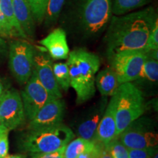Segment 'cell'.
<instances>
[{"mask_svg": "<svg viewBox=\"0 0 158 158\" xmlns=\"http://www.w3.org/2000/svg\"><path fill=\"white\" fill-rule=\"evenodd\" d=\"M4 92V90H3V86L2 84V83L0 82V98H1V96L2 95Z\"/></svg>", "mask_w": 158, "mask_h": 158, "instance_id": "obj_35", "label": "cell"}, {"mask_svg": "<svg viewBox=\"0 0 158 158\" xmlns=\"http://www.w3.org/2000/svg\"><path fill=\"white\" fill-rule=\"evenodd\" d=\"M8 133H6L0 138V158H4L8 155Z\"/></svg>", "mask_w": 158, "mask_h": 158, "instance_id": "obj_30", "label": "cell"}, {"mask_svg": "<svg viewBox=\"0 0 158 158\" xmlns=\"http://www.w3.org/2000/svg\"><path fill=\"white\" fill-rule=\"evenodd\" d=\"M9 130L6 128L3 124H2L1 122H0V134H3L5 133H8Z\"/></svg>", "mask_w": 158, "mask_h": 158, "instance_id": "obj_33", "label": "cell"}, {"mask_svg": "<svg viewBox=\"0 0 158 158\" xmlns=\"http://www.w3.org/2000/svg\"><path fill=\"white\" fill-rule=\"evenodd\" d=\"M95 84L100 93L103 96H112L119 86L116 73L111 68H107L98 73Z\"/></svg>", "mask_w": 158, "mask_h": 158, "instance_id": "obj_16", "label": "cell"}, {"mask_svg": "<svg viewBox=\"0 0 158 158\" xmlns=\"http://www.w3.org/2000/svg\"><path fill=\"white\" fill-rule=\"evenodd\" d=\"M35 22L41 23L44 20L48 0H27Z\"/></svg>", "mask_w": 158, "mask_h": 158, "instance_id": "obj_24", "label": "cell"}, {"mask_svg": "<svg viewBox=\"0 0 158 158\" xmlns=\"http://www.w3.org/2000/svg\"><path fill=\"white\" fill-rule=\"evenodd\" d=\"M6 133H3V134H0V138H1L2 136L4 135H5V134H6Z\"/></svg>", "mask_w": 158, "mask_h": 158, "instance_id": "obj_37", "label": "cell"}, {"mask_svg": "<svg viewBox=\"0 0 158 158\" xmlns=\"http://www.w3.org/2000/svg\"><path fill=\"white\" fill-rule=\"evenodd\" d=\"M103 109L104 106H102V107L101 106L100 108L97 109V112L94 115L85 120L79 125L78 133L80 138L89 141H92L94 139L97 127L103 114Z\"/></svg>", "mask_w": 158, "mask_h": 158, "instance_id": "obj_17", "label": "cell"}, {"mask_svg": "<svg viewBox=\"0 0 158 158\" xmlns=\"http://www.w3.org/2000/svg\"><path fill=\"white\" fill-rule=\"evenodd\" d=\"M23 110L25 117L30 121L36 114L48 102L54 100L50 95L33 71L32 74L27 82L23 90L21 92Z\"/></svg>", "mask_w": 158, "mask_h": 158, "instance_id": "obj_9", "label": "cell"}, {"mask_svg": "<svg viewBox=\"0 0 158 158\" xmlns=\"http://www.w3.org/2000/svg\"><path fill=\"white\" fill-rule=\"evenodd\" d=\"M53 72L59 88L68 91L70 86V79L67 63L59 62L53 64Z\"/></svg>", "mask_w": 158, "mask_h": 158, "instance_id": "obj_22", "label": "cell"}, {"mask_svg": "<svg viewBox=\"0 0 158 158\" xmlns=\"http://www.w3.org/2000/svg\"><path fill=\"white\" fill-rule=\"evenodd\" d=\"M40 43L48 51L49 56L56 60L67 59L70 49L64 29L57 28L41 40Z\"/></svg>", "mask_w": 158, "mask_h": 158, "instance_id": "obj_14", "label": "cell"}, {"mask_svg": "<svg viewBox=\"0 0 158 158\" xmlns=\"http://www.w3.org/2000/svg\"><path fill=\"white\" fill-rule=\"evenodd\" d=\"M65 2L66 0H48L43 20L45 24L50 26L56 22Z\"/></svg>", "mask_w": 158, "mask_h": 158, "instance_id": "obj_21", "label": "cell"}, {"mask_svg": "<svg viewBox=\"0 0 158 158\" xmlns=\"http://www.w3.org/2000/svg\"><path fill=\"white\" fill-rule=\"evenodd\" d=\"M157 152V147H149L145 149H128L130 158H152Z\"/></svg>", "mask_w": 158, "mask_h": 158, "instance_id": "obj_26", "label": "cell"}, {"mask_svg": "<svg viewBox=\"0 0 158 158\" xmlns=\"http://www.w3.org/2000/svg\"><path fill=\"white\" fill-rule=\"evenodd\" d=\"M127 149L157 147V132L155 124L149 118H138L118 135Z\"/></svg>", "mask_w": 158, "mask_h": 158, "instance_id": "obj_6", "label": "cell"}, {"mask_svg": "<svg viewBox=\"0 0 158 158\" xmlns=\"http://www.w3.org/2000/svg\"><path fill=\"white\" fill-rule=\"evenodd\" d=\"M116 137V124L115 118V98L110 99L106 111L99 122L95 135L92 141L108 144Z\"/></svg>", "mask_w": 158, "mask_h": 158, "instance_id": "obj_13", "label": "cell"}, {"mask_svg": "<svg viewBox=\"0 0 158 158\" xmlns=\"http://www.w3.org/2000/svg\"><path fill=\"white\" fill-rule=\"evenodd\" d=\"M0 36L6 37H19V35L11 27L5 17L0 11Z\"/></svg>", "mask_w": 158, "mask_h": 158, "instance_id": "obj_28", "label": "cell"}, {"mask_svg": "<svg viewBox=\"0 0 158 158\" xmlns=\"http://www.w3.org/2000/svg\"><path fill=\"white\" fill-rule=\"evenodd\" d=\"M157 19L153 7L111 16L105 37L108 56L123 51L144 50L150 31Z\"/></svg>", "mask_w": 158, "mask_h": 158, "instance_id": "obj_1", "label": "cell"}, {"mask_svg": "<svg viewBox=\"0 0 158 158\" xmlns=\"http://www.w3.org/2000/svg\"><path fill=\"white\" fill-rule=\"evenodd\" d=\"M147 58L144 50L123 51L108 57L119 84L138 80Z\"/></svg>", "mask_w": 158, "mask_h": 158, "instance_id": "obj_8", "label": "cell"}, {"mask_svg": "<svg viewBox=\"0 0 158 158\" xmlns=\"http://www.w3.org/2000/svg\"><path fill=\"white\" fill-rule=\"evenodd\" d=\"M14 14L20 27L27 37L33 38L35 31V21L27 0H12Z\"/></svg>", "mask_w": 158, "mask_h": 158, "instance_id": "obj_15", "label": "cell"}, {"mask_svg": "<svg viewBox=\"0 0 158 158\" xmlns=\"http://www.w3.org/2000/svg\"><path fill=\"white\" fill-rule=\"evenodd\" d=\"M35 50L25 40H14L8 48L9 68L20 84L27 82L34 69Z\"/></svg>", "mask_w": 158, "mask_h": 158, "instance_id": "obj_7", "label": "cell"}, {"mask_svg": "<svg viewBox=\"0 0 158 158\" xmlns=\"http://www.w3.org/2000/svg\"><path fill=\"white\" fill-rule=\"evenodd\" d=\"M98 158H113L111 155H110L107 144L104 145L103 147L102 148L101 151H100V154H99Z\"/></svg>", "mask_w": 158, "mask_h": 158, "instance_id": "obj_32", "label": "cell"}, {"mask_svg": "<svg viewBox=\"0 0 158 158\" xmlns=\"http://www.w3.org/2000/svg\"><path fill=\"white\" fill-rule=\"evenodd\" d=\"M0 11L5 17L11 27H13V29L16 31L19 36L23 39H27V36L23 33L15 16L12 0H0Z\"/></svg>", "mask_w": 158, "mask_h": 158, "instance_id": "obj_20", "label": "cell"}, {"mask_svg": "<svg viewBox=\"0 0 158 158\" xmlns=\"http://www.w3.org/2000/svg\"><path fill=\"white\" fill-rule=\"evenodd\" d=\"M94 148V143L92 141L78 138L70 141L65 147L64 158H78L85 152H89Z\"/></svg>", "mask_w": 158, "mask_h": 158, "instance_id": "obj_18", "label": "cell"}, {"mask_svg": "<svg viewBox=\"0 0 158 158\" xmlns=\"http://www.w3.org/2000/svg\"><path fill=\"white\" fill-rule=\"evenodd\" d=\"M22 99L15 89L5 91L0 98V122L7 130H14L25 120Z\"/></svg>", "mask_w": 158, "mask_h": 158, "instance_id": "obj_10", "label": "cell"}, {"mask_svg": "<svg viewBox=\"0 0 158 158\" xmlns=\"http://www.w3.org/2000/svg\"><path fill=\"white\" fill-rule=\"evenodd\" d=\"M157 49H158V19L156 20L155 24L150 31L144 51L147 53L151 50H157Z\"/></svg>", "mask_w": 158, "mask_h": 158, "instance_id": "obj_27", "label": "cell"}, {"mask_svg": "<svg viewBox=\"0 0 158 158\" xmlns=\"http://www.w3.org/2000/svg\"><path fill=\"white\" fill-rule=\"evenodd\" d=\"M33 71L49 94L55 99L62 98V92L53 72V62L49 54L35 53Z\"/></svg>", "mask_w": 158, "mask_h": 158, "instance_id": "obj_11", "label": "cell"}, {"mask_svg": "<svg viewBox=\"0 0 158 158\" xmlns=\"http://www.w3.org/2000/svg\"><path fill=\"white\" fill-rule=\"evenodd\" d=\"M152 158H158V154H157V152L155 153V155L153 156Z\"/></svg>", "mask_w": 158, "mask_h": 158, "instance_id": "obj_36", "label": "cell"}, {"mask_svg": "<svg viewBox=\"0 0 158 158\" xmlns=\"http://www.w3.org/2000/svg\"><path fill=\"white\" fill-rule=\"evenodd\" d=\"M139 78L149 81L151 83H157L158 80V62L157 59L147 56L144 62L140 73Z\"/></svg>", "mask_w": 158, "mask_h": 158, "instance_id": "obj_23", "label": "cell"}, {"mask_svg": "<svg viewBox=\"0 0 158 158\" xmlns=\"http://www.w3.org/2000/svg\"><path fill=\"white\" fill-rule=\"evenodd\" d=\"M74 138V133L68 127L59 124L52 127L29 130L21 138V148L31 154L48 153L64 149Z\"/></svg>", "mask_w": 158, "mask_h": 158, "instance_id": "obj_4", "label": "cell"}, {"mask_svg": "<svg viewBox=\"0 0 158 158\" xmlns=\"http://www.w3.org/2000/svg\"><path fill=\"white\" fill-rule=\"evenodd\" d=\"M107 145L113 158H130L128 149L120 141L118 136L114 138Z\"/></svg>", "mask_w": 158, "mask_h": 158, "instance_id": "obj_25", "label": "cell"}, {"mask_svg": "<svg viewBox=\"0 0 158 158\" xmlns=\"http://www.w3.org/2000/svg\"><path fill=\"white\" fill-rule=\"evenodd\" d=\"M4 158H23V157H21V155H7Z\"/></svg>", "mask_w": 158, "mask_h": 158, "instance_id": "obj_34", "label": "cell"}, {"mask_svg": "<svg viewBox=\"0 0 158 158\" xmlns=\"http://www.w3.org/2000/svg\"><path fill=\"white\" fill-rule=\"evenodd\" d=\"M64 149L53 152L32 154L31 158H64Z\"/></svg>", "mask_w": 158, "mask_h": 158, "instance_id": "obj_29", "label": "cell"}, {"mask_svg": "<svg viewBox=\"0 0 158 158\" xmlns=\"http://www.w3.org/2000/svg\"><path fill=\"white\" fill-rule=\"evenodd\" d=\"M65 105L60 99H54L45 105L29 121V130L52 127L62 123Z\"/></svg>", "mask_w": 158, "mask_h": 158, "instance_id": "obj_12", "label": "cell"}, {"mask_svg": "<svg viewBox=\"0 0 158 158\" xmlns=\"http://www.w3.org/2000/svg\"><path fill=\"white\" fill-rule=\"evenodd\" d=\"M8 54V47L3 37L0 36V62H2Z\"/></svg>", "mask_w": 158, "mask_h": 158, "instance_id": "obj_31", "label": "cell"}, {"mask_svg": "<svg viewBox=\"0 0 158 158\" xmlns=\"http://www.w3.org/2000/svg\"><path fill=\"white\" fill-rule=\"evenodd\" d=\"M152 0H111L112 13L122 15L143 7L151 2Z\"/></svg>", "mask_w": 158, "mask_h": 158, "instance_id": "obj_19", "label": "cell"}, {"mask_svg": "<svg viewBox=\"0 0 158 158\" xmlns=\"http://www.w3.org/2000/svg\"><path fill=\"white\" fill-rule=\"evenodd\" d=\"M73 6L75 23L86 37L100 34L111 19V0H74Z\"/></svg>", "mask_w": 158, "mask_h": 158, "instance_id": "obj_3", "label": "cell"}, {"mask_svg": "<svg viewBox=\"0 0 158 158\" xmlns=\"http://www.w3.org/2000/svg\"><path fill=\"white\" fill-rule=\"evenodd\" d=\"M115 98L116 136L145 110L143 94L132 82L120 84L114 94Z\"/></svg>", "mask_w": 158, "mask_h": 158, "instance_id": "obj_5", "label": "cell"}, {"mask_svg": "<svg viewBox=\"0 0 158 158\" xmlns=\"http://www.w3.org/2000/svg\"><path fill=\"white\" fill-rule=\"evenodd\" d=\"M67 64L70 86L76 91L77 102L87 101L95 94V77L100 66V59L84 49H77L69 54Z\"/></svg>", "mask_w": 158, "mask_h": 158, "instance_id": "obj_2", "label": "cell"}]
</instances>
